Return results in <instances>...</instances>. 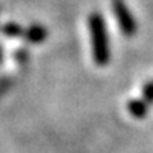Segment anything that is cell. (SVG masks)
<instances>
[{
	"label": "cell",
	"mask_w": 153,
	"mask_h": 153,
	"mask_svg": "<svg viewBox=\"0 0 153 153\" xmlns=\"http://www.w3.org/2000/svg\"><path fill=\"white\" fill-rule=\"evenodd\" d=\"M116 10H117V13H119L120 19H122V20H125V27H127V28H130V27H131V19H130L128 11L125 10V6L122 5L120 0H116Z\"/></svg>",
	"instance_id": "cell-1"
}]
</instances>
